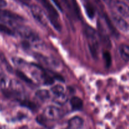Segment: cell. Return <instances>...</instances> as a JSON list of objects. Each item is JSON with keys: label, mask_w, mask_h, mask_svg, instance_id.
<instances>
[{"label": "cell", "mask_w": 129, "mask_h": 129, "mask_svg": "<svg viewBox=\"0 0 129 129\" xmlns=\"http://www.w3.org/2000/svg\"><path fill=\"white\" fill-rule=\"evenodd\" d=\"M88 47L92 57L96 59L100 47V36L97 31L91 26H87L84 30Z\"/></svg>", "instance_id": "obj_1"}, {"label": "cell", "mask_w": 129, "mask_h": 129, "mask_svg": "<svg viewBox=\"0 0 129 129\" xmlns=\"http://www.w3.org/2000/svg\"><path fill=\"white\" fill-rule=\"evenodd\" d=\"M38 1L46 10L49 20H50L53 26L56 30H60L61 25L59 21V14L50 1L49 0H38Z\"/></svg>", "instance_id": "obj_2"}, {"label": "cell", "mask_w": 129, "mask_h": 129, "mask_svg": "<svg viewBox=\"0 0 129 129\" xmlns=\"http://www.w3.org/2000/svg\"><path fill=\"white\" fill-rule=\"evenodd\" d=\"M16 30L19 35L23 39H26L28 41L35 44V45L40 44L39 36L29 27L23 25H17L16 26Z\"/></svg>", "instance_id": "obj_3"}, {"label": "cell", "mask_w": 129, "mask_h": 129, "mask_svg": "<svg viewBox=\"0 0 129 129\" xmlns=\"http://www.w3.org/2000/svg\"><path fill=\"white\" fill-rule=\"evenodd\" d=\"M23 20L21 16L18 14L13 13L7 10H0V21L5 23L12 25L17 22L22 21Z\"/></svg>", "instance_id": "obj_4"}, {"label": "cell", "mask_w": 129, "mask_h": 129, "mask_svg": "<svg viewBox=\"0 0 129 129\" xmlns=\"http://www.w3.org/2000/svg\"><path fill=\"white\" fill-rule=\"evenodd\" d=\"M30 11H31L32 16L36 21L42 25L43 26H47L48 24V16L45 15V12L42 10L41 8L36 5H32L30 6Z\"/></svg>", "instance_id": "obj_5"}, {"label": "cell", "mask_w": 129, "mask_h": 129, "mask_svg": "<svg viewBox=\"0 0 129 129\" xmlns=\"http://www.w3.org/2000/svg\"><path fill=\"white\" fill-rule=\"evenodd\" d=\"M44 118L50 120H55L59 119L62 116L61 110L54 106H49L44 109L43 112Z\"/></svg>", "instance_id": "obj_6"}, {"label": "cell", "mask_w": 129, "mask_h": 129, "mask_svg": "<svg viewBox=\"0 0 129 129\" xmlns=\"http://www.w3.org/2000/svg\"><path fill=\"white\" fill-rule=\"evenodd\" d=\"M112 20L115 25L122 31H127L129 28V25L122 16L113 13L112 15Z\"/></svg>", "instance_id": "obj_7"}, {"label": "cell", "mask_w": 129, "mask_h": 129, "mask_svg": "<svg viewBox=\"0 0 129 129\" xmlns=\"http://www.w3.org/2000/svg\"><path fill=\"white\" fill-rule=\"evenodd\" d=\"M115 6L120 16L129 17V6L127 3L122 1H117L115 3Z\"/></svg>", "instance_id": "obj_8"}, {"label": "cell", "mask_w": 129, "mask_h": 129, "mask_svg": "<svg viewBox=\"0 0 129 129\" xmlns=\"http://www.w3.org/2000/svg\"><path fill=\"white\" fill-rule=\"evenodd\" d=\"M60 1L65 3V4L68 6L69 8L73 9V11H74V13H75L77 15H78V6H77L74 0H53V1L55 3V5H56L60 10H62V5Z\"/></svg>", "instance_id": "obj_9"}, {"label": "cell", "mask_w": 129, "mask_h": 129, "mask_svg": "<svg viewBox=\"0 0 129 129\" xmlns=\"http://www.w3.org/2000/svg\"><path fill=\"white\" fill-rule=\"evenodd\" d=\"M83 125V120L81 117H75L69 120L68 128L69 129H80Z\"/></svg>", "instance_id": "obj_10"}, {"label": "cell", "mask_w": 129, "mask_h": 129, "mask_svg": "<svg viewBox=\"0 0 129 129\" xmlns=\"http://www.w3.org/2000/svg\"><path fill=\"white\" fill-rule=\"evenodd\" d=\"M10 91L13 93H15L18 96H20L23 92V87L19 82L15 80H11L10 83Z\"/></svg>", "instance_id": "obj_11"}, {"label": "cell", "mask_w": 129, "mask_h": 129, "mask_svg": "<svg viewBox=\"0 0 129 129\" xmlns=\"http://www.w3.org/2000/svg\"><path fill=\"white\" fill-rule=\"evenodd\" d=\"M36 57L37 59H39V61L41 62L43 64H47V66L55 67L57 66H58L57 64H59L58 62H55V60H54V59H51L49 57H46L41 55L40 54H36Z\"/></svg>", "instance_id": "obj_12"}, {"label": "cell", "mask_w": 129, "mask_h": 129, "mask_svg": "<svg viewBox=\"0 0 129 129\" xmlns=\"http://www.w3.org/2000/svg\"><path fill=\"white\" fill-rule=\"evenodd\" d=\"M119 52L122 59L125 61L129 60V45L122 44L119 47Z\"/></svg>", "instance_id": "obj_13"}, {"label": "cell", "mask_w": 129, "mask_h": 129, "mask_svg": "<svg viewBox=\"0 0 129 129\" xmlns=\"http://www.w3.org/2000/svg\"><path fill=\"white\" fill-rule=\"evenodd\" d=\"M35 96L39 100L44 102L49 98L50 93L47 89H39L35 93Z\"/></svg>", "instance_id": "obj_14"}, {"label": "cell", "mask_w": 129, "mask_h": 129, "mask_svg": "<svg viewBox=\"0 0 129 129\" xmlns=\"http://www.w3.org/2000/svg\"><path fill=\"white\" fill-rule=\"evenodd\" d=\"M71 105L73 110H79L83 107V101L81 98L78 97L74 96L70 100Z\"/></svg>", "instance_id": "obj_15"}, {"label": "cell", "mask_w": 129, "mask_h": 129, "mask_svg": "<svg viewBox=\"0 0 129 129\" xmlns=\"http://www.w3.org/2000/svg\"><path fill=\"white\" fill-rule=\"evenodd\" d=\"M67 101H68V97L64 94V93L55 95L54 98V102L59 105H64V103H66Z\"/></svg>", "instance_id": "obj_16"}, {"label": "cell", "mask_w": 129, "mask_h": 129, "mask_svg": "<svg viewBox=\"0 0 129 129\" xmlns=\"http://www.w3.org/2000/svg\"><path fill=\"white\" fill-rule=\"evenodd\" d=\"M84 8H85L86 13L88 17L90 18H93L94 16V10L93 6L90 3H87L84 5Z\"/></svg>", "instance_id": "obj_17"}, {"label": "cell", "mask_w": 129, "mask_h": 129, "mask_svg": "<svg viewBox=\"0 0 129 129\" xmlns=\"http://www.w3.org/2000/svg\"><path fill=\"white\" fill-rule=\"evenodd\" d=\"M51 91L54 95H57L64 93V88L60 84H56L51 88Z\"/></svg>", "instance_id": "obj_18"}, {"label": "cell", "mask_w": 129, "mask_h": 129, "mask_svg": "<svg viewBox=\"0 0 129 129\" xmlns=\"http://www.w3.org/2000/svg\"><path fill=\"white\" fill-rule=\"evenodd\" d=\"M16 74L20 79L23 80V81L26 82V83H32V81H31V79H30V78H29L26 75V74H24L22 71H19V70L16 71Z\"/></svg>", "instance_id": "obj_19"}, {"label": "cell", "mask_w": 129, "mask_h": 129, "mask_svg": "<svg viewBox=\"0 0 129 129\" xmlns=\"http://www.w3.org/2000/svg\"><path fill=\"white\" fill-rule=\"evenodd\" d=\"M0 32L4 33V34H6L9 35H13L14 34L13 31L10 29L8 26H6L5 24L1 23H0Z\"/></svg>", "instance_id": "obj_20"}, {"label": "cell", "mask_w": 129, "mask_h": 129, "mask_svg": "<svg viewBox=\"0 0 129 129\" xmlns=\"http://www.w3.org/2000/svg\"><path fill=\"white\" fill-rule=\"evenodd\" d=\"M103 58H104L105 63L107 68H109L112 63V57L111 55L108 51H105L103 52Z\"/></svg>", "instance_id": "obj_21"}, {"label": "cell", "mask_w": 129, "mask_h": 129, "mask_svg": "<svg viewBox=\"0 0 129 129\" xmlns=\"http://www.w3.org/2000/svg\"><path fill=\"white\" fill-rule=\"evenodd\" d=\"M7 84V78L4 74H0V89H4Z\"/></svg>", "instance_id": "obj_22"}, {"label": "cell", "mask_w": 129, "mask_h": 129, "mask_svg": "<svg viewBox=\"0 0 129 129\" xmlns=\"http://www.w3.org/2000/svg\"><path fill=\"white\" fill-rule=\"evenodd\" d=\"M21 105H22L23 106H24V107H27V108H30V109H31V110H34L35 108V103H34L33 102H30V101H28V100H23L22 103H21Z\"/></svg>", "instance_id": "obj_23"}, {"label": "cell", "mask_w": 129, "mask_h": 129, "mask_svg": "<svg viewBox=\"0 0 129 129\" xmlns=\"http://www.w3.org/2000/svg\"><path fill=\"white\" fill-rule=\"evenodd\" d=\"M13 62L17 66L21 67L25 65V61L23 59H20L19 58H15V59H13Z\"/></svg>", "instance_id": "obj_24"}, {"label": "cell", "mask_w": 129, "mask_h": 129, "mask_svg": "<svg viewBox=\"0 0 129 129\" xmlns=\"http://www.w3.org/2000/svg\"><path fill=\"white\" fill-rule=\"evenodd\" d=\"M6 5H7V3L5 0H0V8L5 7Z\"/></svg>", "instance_id": "obj_25"}, {"label": "cell", "mask_w": 129, "mask_h": 129, "mask_svg": "<svg viewBox=\"0 0 129 129\" xmlns=\"http://www.w3.org/2000/svg\"><path fill=\"white\" fill-rule=\"evenodd\" d=\"M18 1H21V2L24 3H28L30 1V0H18Z\"/></svg>", "instance_id": "obj_26"}, {"label": "cell", "mask_w": 129, "mask_h": 129, "mask_svg": "<svg viewBox=\"0 0 129 129\" xmlns=\"http://www.w3.org/2000/svg\"><path fill=\"white\" fill-rule=\"evenodd\" d=\"M64 129H69V128H68V127H67V128H64Z\"/></svg>", "instance_id": "obj_27"}]
</instances>
